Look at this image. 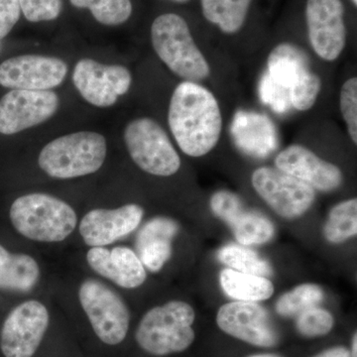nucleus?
<instances>
[{"mask_svg": "<svg viewBox=\"0 0 357 357\" xmlns=\"http://www.w3.org/2000/svg\"><path fill=\"white\" fill-rule=\"evenodd\" d=\"M168 123L180 149L198 158L217 146L222 130V112L211 91L185 81L176 86L171 98Z\"/></svg>", "mask_w": 357, "mask_h": 357, "instance_id": "nucleus-1", "label": "nucleus"}, {"mask_svg": "<svg viewBox=\"0 0 357 357\" xmlns=\"http://www.w3.org/2000/svg\"><path fill=\"white\" fill-rule=\"evenodd\" d=\"M14 229L31 241L60 243L77 227L74 208L50 195L34 192L16 199L10 208Z\"/></svg>", "mask_w": 357, "mask_h": 357, "instance_id": "nucleus-2", "label": "nucleus"}, {"mask_svg": "<svg viewBox=\"0 0 357 357\" xmlns=\"http://www.w3.org/2000/svg\"><path fill=\"white\" fill-rule=\"evenodd\" d=\"M151 42L160 60L185 81H204L211 68L184 18L175 13L162 14L151 26Z\"/></svg>", "mask_w": 357, "mask_h": 357, "instance_id": "nucleus-3", "label": "nucleus"}, {"mask_svg": "<svg viewBox=\"0 0 357 357\" xmlns=\"http://www.w3.org/2000/svg\"><path fill=\"white\" fill-rule=\"evenodd\" d=\"M196 312L184 301H171L155 307L141 319L135 338L143 351L164 356L185 351L195 340L192 326Z\"/></svg>", "mask_w": 357, "mask_h": 357, "instance_id": "nucleus-4", "label": "nucleus"}, {"mask_svg": "<svg viewBox=\"0 0 357 357\" xmlns=\"http://www.w3.org/2000/svg\"><path fill=\"white\" fill-rule=\"evenodd\" d=\"M102 134L79 131L51 141L39 154L40 168L55 178L84 177L98 172L107 157Z\"/></svg>", "mask_w": 357, "mask_h": 357, "instance_id": "nucleus-5", "label": "nucleus"}, {"mask_svg": "<svg viewBox=\"0 0 357 357\" xmlns=\"http://www.w3.org/2000/svg\"><path fill=\"white\" fill-rule=\"evenodd\" d=\"M123 136L131 159L141 170L158 177H170L180 170V156L158 122L149 117L134 119Z\"/></svg>", "mask_w": 357, "mask_h": 357, "instance_id": "nucleus-6", "label": "nucleus"}, {"mask_svg": "<svg viewBox=\"0 0 357 357\" xmlns=\"http://www.w3.org/2000/svg\"><path fill=\"white\" fill-rule=\"evenodd\" d=\"M79 299L103 344H121L128 335L130 314L121 296L102 282L88 279L79 286Z\"/></svg>", "mask_w": 357, "mask_h": 357, "instance_id": "nucleus-7", "label": "nucleus"}, {"mask_svg": "<svg viewBox=\"0 0 357 357\" xmlns=\"http://www.w3.org/2000/svg\"><path fill=\"white\" fill-rule=\"evenodd\" d=\"M256 192L280 217L294 220L312 208L316 190L277 168L260 167L251 177Z\"/></svg>", "mask_w": 357, "mask_h": 357, "instance_id": "nucleus-8", "label": "nucleus"}, {"mask_svg": "<svg viewBox=\"0 0 357 357\" xmlns=\"http://www.w3.org/2000/svg\"><path fill=\"white\" fill-rule=\"evenodd\" d=\"M49 326V312L41 302L30 300L7 316L0 333V349L6 357H32Z\"/></svg>", "mask_w": 357, "mask_h": 357, "instance_id": "nucleus-9", "label": "nucleus"}, {"mask_svg": "<svg viewBox=\"0 0 357 357\" xmlns=\"http://www.w3.org/2000/svg\"><path fill=\"white\" fill-rule=\"evenodd\" d=\"M73 83L84 100L95 107H109L128 93L132 77L124 66L83 59L75 67Z\"/></svg>", "mask_w": 357, "mask_h": 357, "instance_id": "nucleus-10", "label": "nucleus"}, {"mask_svg": "<svg viewBox=\"0 0 357 357\" xmlns=\"http://www.w3.org/2000/svg\"><path fill=\"white\" fill-rule=\"evenodd\" d=\"M306 20L312 50L323 60H337L347 44L342 0H307Z\"/></svg>", "mask_w": 357, "mask_h": 357, "instance_id": "nucleus-11", "label": "nucleus"}, {"mask_svg": "<svg viewBox=\"0 0 357 357\" xmlns=\"http://www.w3.org/2000/svg\"><path fill=\"white\" fill-rule=\"evenodd\" d=\"M52 91L13 89L0 100V133L13 135L50 119L59 109Z\"/></svg>", "mask_w": 357, "mask_h": 357, "instance_id": "nucleus-12", "label": "nucleus"}, {"mask_svg": "<svg viewBox=\"0 0 357 357\" xmlns=\"http://www.w3.org/2000/svg\"><path fill=\"white\" fill-rule=\"evenodd\" d=\"M218 328L230 337L259 347H273L279 335L265 307L255 302H231L218 309Z\"/></svg>", "mask_w": 357, "mask_h": 357, "instance_id": "nucleus-13", "label": "nucleus"}, {"mask_svg": "<svg viewBox=\"0 0 357 357\" xmlns=\"http://www.w3.org/2000/svg\"><path fill=\"white\" fill-rule=\"evenodd\" d=\"M68 66L61 59L22 55L0 65V84L4 88L27 91H50L67 76Z\"/></svg>", "mask_w": 357, "mask_h": 357, "instance_id": "nucleus-14", "label": "nucleus"}, {"mask_svg": "<svg viewBox=\"0 0 357 357\" xmlns=\"http://www.w3.org/2000/svg\"><path fill=\"white\" fill-rule=\"evenodd\" d=\"M276 168L299 178L319 192H333L342 185L344 175L335 164L319 158L309 148L290 145L275 159Z\"/></svg>", "mask_w": 357, "mask_h": 357, "instance_id": "nucleus-15", "label": "nucleus"}, {"mask_svg": "<svg viewBox=\"0 0 357 357\" xmlns=\"http://www.w3.org/2000/svg\"><path fill=\"white\" fill-rule=\"evenodd\" d=\"M144 211L136 204L114 210L96 208L89 211L79 223V234L84 243L102 248L131 234L140 225Z\"/></svg>", "mask_w": 357, "mask_h": 357, "instance_id": "nucleus-16", "label": "nucleus"}, {"mask_svg": "<svg viewBox=\"0 0 357 357\" xmlns=\"http://www.w3.org/2000/svg\"><path fill=\"white\" fill-rule=\"evenodd\" d=\"M89 266L100 276L109 279L119 287H140L146 280V270L132 249L119 246L112 250L91 248L86 255Z\"/></svg>", "mask_w": 357, "mask_h": 357, "instance_id": "nucleus-17", "label": "nucleus"}, {"mask_svg": "<svg viewBox=\"0 0 357 357\" xmlns=\"http://www.w3.org/2000/svg\"><path fill=\"white\" fill-rule=\"evenodd\" d=\"M178 225L170 218L157 217L148 220L138 232L136 249L140 261L151 272H158L172 255V241Z\"/></svg>", "mask_w": 357, "mask_h": 357, "instance_id": "nucleus-18", "label": "nucleus"}, {"mask_svg": "<svg viewBox=\"0 0 357 357\" xmlns=\"http://www.w3.org/2000/svg\"><path fill=\"white\" fill-rule=\"evenodd\" d=\"M267 68L271 81L288 91L312 70L304 51L290 43L275 47L268 57Z\"/></svg>", "mask_w": 357, "mask_h": 357, "instance_id": "nucleus-19", "label": "nucleus"}, {"mask_svg": "<svg viewBox=\"0 0 357 357\" xmlns=\"http://www.w3.org/2000/svg\"><path fill=\"white\" fill-rule=\"evenodd\" d=\"M38 263L31 256L15 255L0 245V288L29 292L39 280Z\"/></svg>", "mask_w": 357, "mask_h": 357, "instance_id": "nucleus-20", "label": "nucleus"}, {"mask_svg": "<svg viewBox=\"0 0 357 357\" xmlns=\"http://www.w3.org/2000/svg\"><path fill=\"white\" fill-rule=\"evenodd\" d=\"M223 292L241 302H261L274 294V285L267 277L243 273L225 268L220 274Z\"/></svg>", "mask_w": 357, "mask_h": 357, "instance_id": "nucleus-21", "label": "nucleus"}, {"mask_svg": "<svg viewBox=\"0 0 357 357\" xmlns=\"http://www.w3.org/2000/svg\"><path fill=\"white\" fill-rule=\"evenodd\" d=\"M237 243L244 246L269 243L273 238L275 227L262 213L249 211L243 203L227 218Z\"/></svg>", "mask_w": 357, "mask_h": 357, "instance_id": "nucleus-22", "label": "nucleus"}, {"mask_svg": "<svg viewBox=\"0 0 357 357\" xmlns=\"http://www.w3.org/2000/svg\"><path fill=\"white\" fill-rule=\"evenodd\" d=\"M252 0H201L202 13L208 22L225 34L243 28Z\"/></svg>", "mask_w": 357, "mask_h": 357, "instance_id": "nucleus-23", "label": "nucleus"}, {"mask_svg": "<svg viewBox=\"0 0 357 357\" xmlns=\"http://www.w3.org/2000/svg\"><path fill=\"white\" fill-rule=\"evenodd\" d=\"M324 236L328 243H344L357 234V199L335 204L328 213L323 229Z\"/></svg>", "mask_w": 357, "mask_h": 357, "instance_id": "nucleus-24", "label": "nucleus"}, {"mask_svg": "<svg viewBox=\"0 0 357 357\" xmlns=\"http://www.w3.org/2000/svg\"><path fill=\"white\" fill-rule=\"evenodd\" d=\"M218 260L227 267L243 273L269 277L273 274L271 265L261 256L241 244L229 243L220 249Z\"/></svg>", "mask_w": 357, "mask_h": 357, "instance_id": "nucleus-25", "label": "nucleus"}, {"mask_svg": "<svg viewBox=\"0 0 357 357\" xmlns=\"http://www.w3.org/2000/svg\"><path fill=\"white\" fill-rule=\"evenodd\" d=\"M324 300L323 289L314 283L301 284L282 295L276 302L277 314L281 317H297L310 307L318 306Z\"/></svg>", "mask_w": 357, "mask_h": 357, "instance_id": "nucleus-26", "label": "nucleus"}, {"mask_svg": "<svg viewBox=\"0 0 357 357\" xmlns=\"http://www.w3.org/2000/svg\"><path fill=\"white\" fill-rule=\"evenodd\" d=\"M77 8L91 10L100 24L117 26L126 22L132 14L130 0H70Z\"/></svg>", "mask_w": 357, "mask_h": 357, "instance_id": "nucleus-27", "label": "nucleus"}, {"mask_svg": "<svg viewBox=\"0 0 357 357\" xmlns=\"http://www.w3.org/2000/svg\"><path fill=\"white\" fill-rule=\"evenodd\" d=\"M335 319L323 307H310L301 312L296 319V328L306 337H319L328 335L333 330Z\"/></svg>", "mask_w": 357, "mask_h": 357, "instance_id": "nucleus-28", "label": "nucleus"}, {"mask_svg": "<svg viewBox=\"0 0 357 357\" xmlns=\"http://www.w3.org/2000/svg\"><path fill=\"white\" fill-rule=\"evenodd\" d=\"M321 89V77L311 70L289 91L291 105L294 109L300 112H306L312 109V105L317 102Z\"/></svg>", "mask_w": 357, "mask_h": 357, "instance_id": "nucleus-29", "label": "nucleus"}, {"mask_svg": "<svg viewBox=\"0 0 357 357\" xmlns=\"http://www.w3.org/2000/svg\"><path fill=\"white\" fill-rule=\"evenodd\" d=\"M340 112L347 123L352 142L357 143V79L351 77L342 86L340 98Z\"/></svg>", "mask_w": 357, "mask_h": 357, "instance_id": "nucleus-30", "label": "nucleus"}, {"mask_svg": "<svg viewBox=\"0 0 357 357\" xmlns=\"http://www.w3.org/2000/svg\"><path fill=\"white\" fill-rule=\"evenodd\" d=\"M21 13L30 22L57 20L63 8L62 0H18Z\"/></svg>", "mask_w": 357, "mask_h": 357, "instance_id": "nucleus-31", "label": "nucleus"}, {"mask_svg": "<svg viewBox=\"0 0 357 357\" xmlns=\"http://www.w3.org/2000/svg\"><path fill=\"white\" fill-rule=\"evenodd\" d=\"M261 98L264 100V103L271 105L276 112H282L286 109L288 103H290V93L288 89L281 88L273 83L268 77H264L263 79L261 88Z\"/></svg>", "mask_w": 357, "mask_h": 357, "instance_id": "nucleus-32", "label": "nucleus"}, {"mask_svg": "<svg viewBox=\"0 0 357 357\" xmlns=\"http://www.w3.org/2000/svg\"><path fill=\"white\" fill-rule=\"evenodd\" d=\"M20 15L18 0H0V40L6 37L13 29Z\"/></svg>", "mask_w": 357, "mask_h": 357, "instance_id": "nucleus-33", "label": "nucleus"}, {"mask_svg": "<svg viewBox=\"0 0 357 357\" xmlns=\"http://www.w3.org/2000/svg\"><path fill=\"white\" fill-rule=\"evenodd\" d=\"M312 357H351V352L344 347H335L319 352Z\"/></svg>", "mask_w": 357, "mask_h": 357, "instance_id": "nucleus-34", "label": "nucleus"}, {"mask_svg": "<svg viewBox=\"0 0 357 357\" xmlns=\"http://www.w3.org/2000/svg\"><path fill=\"white\" fill-rule=\"evenodd\" d=\"M356 347H357V335L356 333H354V337H352L351 342V357H356Z\"/></svg>", "mask_w": 357, "mask_h": 357, "instance_id": "nucleus-35", "label": "nucleus"}, {"mask_svg": "<svg viewBox=\"0 0 357 357\" xmlns=\"http://www.w3.org/2000/svg\"><path fill=\"white\" fill-rule=\"evenodd\" d=\"M248 357H280L278 356H276V354H253V356H248Z\"/></svg>", "mask_w": 357, "mask_h": 357, "instance_id": "nucleus-36", "label": "nucleus"}, {"mask_svg": "<svg viewBox=\"0 0 357 357\" xmlns=\"http://www.w3.org/2000/svg\"><path fill=\"white\" fill-rule=\"evenodd\" d=\"M170 1L178 2V3H185V2L189 1V0H170Z\"/></svg>", "mask_w": 357, "mask_h": 357, "instance_id": "nucleus-37", "label": "nucleus"}, {"mask_svg": "<svg viewBox=\"0 0 357 357\" xmlns=\"http://www.w3.org/2000/svg\"><path fill=\"white\" fill-rule=\"evenodd\" d=\"M352 2H354V6H356L357 4V0H351Z\"/></svg>", "mask_w": 357, "mask_h": 357, "instance_id": "nucleus-38", "label": "nucleus"}]
</instances>
